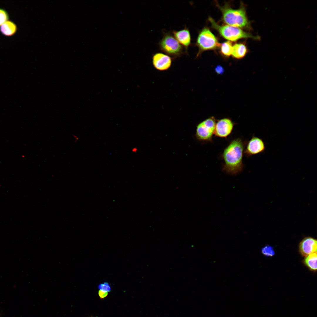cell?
Listing matches in <instances>:
<instances>
[{
    "label": "cell",
    "mask_w": 317,
    "mask_h": 317,
    "mask_svg": "<svg viewBox=\"0 0 317 317\" xmlns=\"http://www.w3.org/2000/svg\"><path fill=\"white\" fill-rule=\"evenodd\" d=\"M246 142L240 138L231 141L225 148L222 157L224 163L223 172L231 175H236L241 172L243 168L242 158Z\"/></svg>",
    "instance_id": "obj_1"
},
{
    "label": "cell",
    "mask_w": 317,
    "mask_h": 317,
    "mask_svg": "<svg viewBox=\"0 0 317 317\" xmlns=\"http://www.w3.org/2000/svg\"><path fill=\"white\" fill-rule=\"evenodd\" d=\"M221 10L224 22L232 26L251 29L250 22L247 16L245 7L242 4L237 9H233L227 5L220 6L217 4Z\"/></svg>",
    "instance_id": "obj_2"
},
{
    "label": "cell",
    "mask_w": 317,
    "mask_h": 317,
    "mask_svg": "<svg viewBox=\"0 0 317 317\" xmlns=\"http://www.w3.org/2000/svg\"><path fill=\"white\" fill-rule=\"evenodd\" d=\"M208 20L212 27L217 30L222 37L229 41H235L241 38H248L258 40L260 39L259 36H254L239 28L228 25H220L211 17H209Z\"/></svg>",
    "instance_id": "obj_3"
},
{
    "label": "cell",
    "mask_w": 317,
    "mask_h": 317,
    "mask_svg": "<svg viewBox=\"0 0 317 317\" xmlns=\"http://www.w3.org/2000/svg\"><path fill=\"white\" fill-rule=\"evenodd\" d=\"M160 50L173 59L186 53L184 48L169 32L164 33L163 38L158 43Z\"/></svg>",
    "instance_id": "obj_4"
},
{
    "label": "cell",
    "mask_w": 317,
    "mask_h": 317,
    "mask_svg": "<svg viewBox=\"0 0 317 317\" xmlns=\"http://www.w3.org/2000/svg\"><path fill=\"white\" fill-rule=\"evenodd\" d=\"M195 45L199 49L197 58L203 52L215 49L220 47L221 45L214 35L206 27L203 28L199 32Z\"/></svg>",
    "instance_id": "obj_5"
},
{
    "label": "cell",
    "mask_w": 317,
    "mask_h": 317,
    "mask_svg": "<svg viewBox=\"0 0 317 317\" xmlns=\"http://www.w3.org/2000/svg\"><path fill=\"white\" fill-rule=\"evenodd\" d=\"M216 121L213 117L208 118L197 125L195 136L200 141L211 142L214 134Z\"/></svg>",
    "instance_id": "obj_6"
},
{
    "label": "cell",
    "mask_w": 317,
    "mask_h": 317,
    "mask_svg": "<svg viewBox=\"0 0 317 317\" xmlns=\"http://www.w3.org/2000/svg\"><path fill=\"white\" fill-rule=\"evenodd\" d=\"M244 154L247 157L263 153L266 149V144L262 139L253 135L246 142Z\"/></svg>",
    "instance_id": "obj_7"
},
{
    "label": "cell",
    "mask_w": 317,
    "mask_h": 317,
    "mask_svg": "<svg viewBox=\"0 0 317 317\" xmlns=\"http://www.w3.org/2000/svg\"><path fill=\"white\" fill-rule=\"evenodd\" d=\"M234 123L230 119L224 118L216 122L214 134L216 136L226 138L232 132Z\"/></svg>",
    "instance_id": "obj_8"
},
{
    "label": "cell",
    "mask_w": 317,
    "mask_h": 317,
    "mask_svg": "<svg viewBox=\"0 0 317 317\" xmlns=\"http://www.w3.org/2000/svg\"><path fill=\"white\" fill-rule=\"evenodd\" d=\"M173 58L168 55L161 53H157L152 56V64L156 70H166L171 67Z\"/></svg>",
    "instance_id": "obj_9"
},
{
    "label": "cell",
    "mask_w": 317,
    "mask_h": 317,
    "mask_svg": "<svg viewBox=\"0 0 317 317\" xmlns=\"http://www.w3.org/2000/svg\"><path fill=\"white\" fill-rule=\"evenodd\" d=\"M172 33L184 48L185 53L188 55V49L191 45V37L189 29L185 26L184 28L180 30L172 31Z\"/></svg>",
    "instance_id": "obj_10"
},
{
    "label": "cell",
    "mask_w": 317,
    "mask_h": 317,
    "mask_svg": "<svg viewBox=\"0 0 317 317\" xmlns=\"http://www.w3.org/2000/svg\"><path fill=\"white\" fill-rule=\"evenodd\" d=\"M299 250L301 254L305 257L311 253L317 252V240L310 237L304 238L299 244Z\"/></svg>",
    "instance_id": "obj_11"
},
{
    "label": "cell",
    "mask_w": 317,
    "mask_h": 317,
    "mask_svg": "<svg viewBox=\"0 0 317 317\" xmlns=\"http://www.w3.org/2000/svg\"><path fill=\"white\" fill-rule=\"evenodd\" d=\"M17 28L16 25L14 22L8 20L0 26V31L3 35L10 36L16 33Z\"/></svg>",
    "instance_id": "obj_12"
},
{
    "label": "cell",
    "mask_w": 317,
    "mask_h": 317,
    "mask_svg": "<svg viewBox=\"0 0 317 317\" xmlns=\"http://www.w3.org/2000/svg\"><path fill=\"white\" fill-rule=\"evenodd\" d=\"M247 52L246 46L243 43H237L233 46V51L232 55L236 59H241L244 57Z\"/></svg>",
    "instance_id": "obj_13"
},
{
    "label": "cell",
    "mask_w": 317,
    "mask_h": 317,
    "mask_svg": "<svg viewBox=\"0 0 317 317\" xmlns=\"http://www.w3.org/2000/svg\"><path fill=\"white\" fill-rule=\"evenodd\" d=\"M317 252H315L306 256L304 262L306 265L311 270L315 271L317 270Z\"/></svg>",
    "instance_id": "obj_14"
},
{
    "label": "cell",
    "mask_w": 317,
    "mask_h": 317,
    "mask_svg": "<svg viewBox=\"0 0 317 317\" xmlns=\"http://www.w3.org/2000/svg\"><path fill=\"white\" fill-rule=\"evenodd\" d=\"M221 53L224 56L229 57L232 55L233 51V46L231 42L227 41L223 42L220 46Z\"/></svg>",
    "instance_id": "obj_15"
},
{
    "label": "cell",
    "mask_w": 317,
    "mask_h": 317,
    "mask_svg": "<svg viewBox=\"0 0 317 317\" xmlns=\"http://www.w3.org/2000/svg\"><path fill=\"white\" fill-rule=\"evenodd\" d=\"M262 253L266 256H272L275 254L273 247L269 245H267L262 249Z\"/></svg>",
    "instance_id": "obj_16"
},
{
    "label": "cell",
    "mask_w": 317,
    "mask_h": 317,
    "mask_svg": "<svg viewBox=\"0 0 317 317\" xmlns=\"http://www.w3.org/2000/svg\"><path fill=\"white\" fill-rule=\"evenodd\" d=\"M9 15L4 9L0 8V26L8 20Z\"/></svg>",
    "instance_id": "obj_17"
},
{
    "label": "cell",
    "mask_w": 317,
    "mask_h": 317,
    "mask_svg": "<svg viewBox=\"0 0 317 317\" xmlns=\"http://www.w3.org/2000/svg\"><path fill=\"white\" fill-rule=\"evenodd\" d=\"M98 288L102 291L108 292H110L111 289L110 284L107 282L99 284L98 286Z\"/></svg>",
    "instance_id": "obj_18"
},
{
    "label": "cell",
    "mask_w": 317,
    "mask_h": 317,
    "mask_svg": "<svg viewBox=\"0 0 317 317\" xmlns=\"http://www.w3.org/2000/svg\"><path fill=\"white\" fill-rule=\"evenodd\" d=\"M98 295L101 299H103L106 297L108 294V292H104L101 290L98 291Z\"/></svg>",
    "instance_id": "obj_19"
},
{
    "label": "cell",
    "mask_w": 317,
    "mask_h": 317,
    "mask_svg": "<svg viewBox=\"0 0 317 317\" xmlns=\"http://www.w3.org/2000/svg\"><path fill=\"white\" fill-rule=\"evenodd\" d=\"M223 68L220 66H218L215 68L216 72L218 73H222L223 72Z\"/></svg>",
    "instance_id": "obj_20"
},
{
    "label": "cell",
    "mask_w": 317,
    "mask_h": 317,
    "mask_svg": "<svg viewBox=\"0 0 317 317\" xmlns=\"http://www.w3.org/2000/svg\"><path fill=\"white\" fill-rule=\"evenodd\" d=\"M136 151V149L135 148H134L133 149H132V151L133 152H135Z\"/></svg>",
    "instance_id": "obj_21"
}]
</instances>
